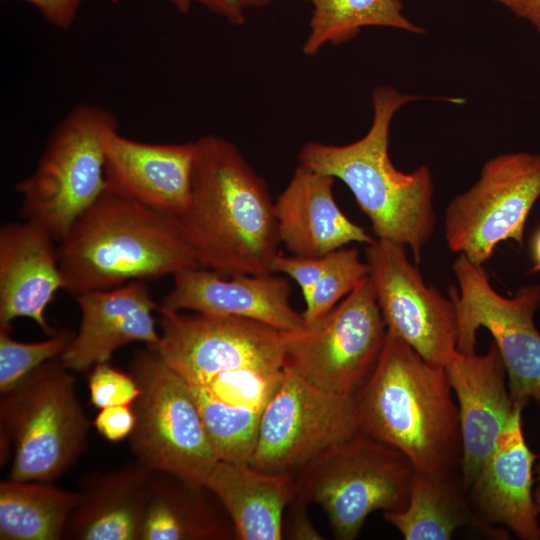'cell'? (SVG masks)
Wrapping results in <instances>:
<instances>
[{"label":"cell","instance_id":"6da1fadb","mask_svg":"<svg viewBox=\"0 0 540 540\" xmlns=\"http://www.w3.org/2000/svg\"><path fill=\"white\" fill-rule=\"evenodd\" d=\"M191 197L176 218L202 268L224 276L272 273L280 240L265 180L230 140H195Z\"/></svg>","mask_w":540,"mask_h":540},{"label":"cell","instance_id":"7a4b0ae2","mask_svg":"<svg viewBox=\"0 0 540 540\" xmlns=\"http://www.w3.org/2000/svg\"><path fill=\"white\" fill-rule=\"evenodd\" d=\"M443 366L432 364L387 330L379 362L353 396L359 430L399 450L416 472H460L458 405Z\"/></svg>","mask_w":540,"mask_h":540},{"label":"cell","instance_id":"3957f363","mask_svg":"<svg viewBox=\"0 0 540 540\" xmlns=\"http://www.w3.org/2000/svg\"><path fill=\"white\" fill-rule=\"evenodd\" d=\"M419 98L378 86L372 94V122L363 137L345 145L308 141L298 154L300 166L342 181L368 217L376 238L408 247L416 263L435 231L433 178L425 165L410 173L396 169L389 140L396 112Z\"/></svg>","mask_w":540,"mask_h":540},{"label":"cell","instance_id":"277c9868","mask_svg":"<svg viewBox=\"0 0 540 540\" xmlns=\"http://www.w3.org/2000/svg\"><path fill=\"white\" fill-rule=\"evenodd\" d=\"M57 247L64 289L73 295L200 267L176 218L108 187Z\"/></svg>","mask_w":540,"mask_h":540},{"label":"cell","instance_id":"5b68a950","mask_svg":"<svg viewBox=\"0 0 540 540\" xmlns=\"http://www.w3.org/2000/svg\"><path fill=\"white\" fill-rule=\"evenodd\" d=\"M88 430L75 379L60 356L1 393L0 458L3 466L12 454L10 479L54 481L83 453Z\"/></svg>","mask_w":540,"mask_h":540},{"label":"cell","instance_id":"8992f818","mask_svg":"<svg viewBox=\"0 0 540 540\" xmlns=\"http://www.w3.org/2000/svg\"><path fill=\"white\" fill-rule=\"evenodd\" d=\"M116 116L94 104L72 108L56 125L34 171L15 187L21 215L56 241L105 191L108 137Z\"/></svg>","mask_w":540,"mask_h":540},{"label":"cell","instance_id":"52a82bcc","mask_svg":"<svg viewBox=\"0 0 540 540\" xmlns=\"http://www.w3.org/2000/svg\"><path fill=\"white\" fill-rule=\"evenodd\" d=\"M414 474L399 450L359 431L295 476L293 499L320 505L334 536L353 540L371 513L406 507Z\"/></svg>","mask_w":540,"mask_h":540},{"label":"cell","instance_id":"ba28073f","mask_svg":"<svg viewBox=\"0 0 540 540\" xmlns=\"http://www.w3.org/2000/svg\"><path fill=\"white\" fill-rule=\"evenodd\" d=\"M130 373L140 389L129 436L137 461L203 487L219 459L187 383L153 345L134 355Z\"/></svg>","mask_w":540,"mask_h":540},{"label":"cell","instance_id":"9c48e42d","mask_svg":"<svg viewBox=\"0 0 540 540\" xmlns=\"http://www.w3.org/2000/svg\"><path fill=\"white\" fill-rule=\"evenodd\" d=\"M386 337L367 276L320 318L283 331V370L323 391L354 396L375 370Z\"/></svg>","mask_w":540,"mask_h":540},{"label":"cell","instance_id":"30bf717a","mask_svg":"<svg viewBox=\"0 0 540 540\" xmlns=\"http://www.w3.org/2000/svg\"><path fill=\"white\" fill-rule=\"evenodd\" d=\"M457 282L449 297L457 314V351L475 352L480 328L490 332L505 365L514 403L540 405V331L534 321L540 308V283L520 286L511 296L498 293L483 265L463 255L453 262Z\"/></svg>","mask_w":540,"mask_h":540},{"label":"cell","instance_id":"8fae6325","mask_svg":"<svg viewBox=\"0 0 540 540\" xmlns=\"http://www.w3.org/2000/svg\"><path fill=\"white\" fill-rule=\"evenodd\" d=\"M540 197V154L509 152L486 161L478 180L444 211L448 248L484 265L501 242L524 245L529 213Z\"/></svg>","mask_w":540,"mask_h":540},{"label":"cell","instance_id":"7c38bea8","mask_svg":"<svg viewBox=\"0 0 540 540\" xmlns=\"http://www.w3.org/2000/svg\"><path fill=\"white\" fill-rule=\"evenodd\" d=\"M283 371L263 411L249 463L295 477L360 430L353 396L323 391Z\"/></svg>","mask_w":540,"mask_h":540},{"label":"cell","instance_id":"4fadbf2b","mask_svg":"<svg viewBox=\"0 0 540 540\" xmlns=\"http://www.w3.org/2000/svg\"><path fill=\"white\" fill-rule=\"evenodd\" d=\"M157 311L159 354L188 385L226 370L283 369V331L232 315Z\"/></svg>","mask_w":540,"mask_h":540},{"label":"cell","instance_id":"5bb4252c","mask_svg":"<svg viewBox=\"0 0 540 540\" xmlns=\"http://www.w3.org/2000/svg\"><path fill=\"white\" fill-rule=\"evenodd\" d=\"M365 261L387 330L426 361L444 366L457 350L455 306L423 279L406 247L375 238L365 245Z\"/></svg>","mask_w":540,"mask_h":540},{"label":"cell","instance_id":"9a60e30c","mask_svg":"<svg viewBox=\"0 0 540 540\" xmlns=\"http://www.w3.org/2000/svg\"><path fill=\"white\" fill-rule=\"evenodd\" d=\"M444 369L458 401L462 457L460 476L467 491L494 450L515 409L501 355L492 341L484 354L455 351Z\"/></svg>","mask_w":540,"mask_h":540},{"label":"cell","instance_id":"2e32d148","mask_svg":"<svg viewBox=\"0 0 540 540\" xmlns=\"http://www.w3.org/2000/svg\"><path fill=\"white\" fill-rule=\"evenodd\" d=\"M173 278V287L160 304L164 308L238 316L280 331L304 325L302 314L290 304L289 280L274 273L224 276L195 267Z\"/></svg>","mask_w":540,"mask_h":540},{"label":"cell","instance_id":"e0dca14e","mask_svg":"<svg viewBox=\"0 0 540 540\" xmlns=\"http://www.w3.org/2000/svg\"><path fill=\"white\" fill-rule=\"evenodd\" d=\"M81 311L79 330L60 356L75 372L109 362L113 353L132 342L158 346L160 332L152 312L159 305L152 299L146 281L75 295Z\"/></svg>","mask_w":540,"mask_h":540},{"label":"cell","instance_id":"ac0fdd59","mask_svg":"<svg viewBox=\"0 0 540 540\" xmlns=\"http://www.w3.org/2000/svg\"><path fill=\"white\" fill-rule=\"evenodd\" d=\"M195 152V140L147 143L115 131L106 142L107 187L177 218L190 201Z\"/></svg>","mask_w":540,"mask_h":540},{"label":"cell","instance_id":"d6986e66","mask_svg":"<svg viewBox=\"0 0 540 540\" xmlns=\"http://www.w3.org/2000/svg\"><path fill=\"white\" fill-rule=\"evenodd\" d=\"M519 405L499 435L494 450L467 490L476 515L501 524L523 540H540V513L534 499V467L539 458L526 443Z\"/></svg>","mask_w":540,"mask_h":540},{"label":"cell","instance_id":"ffe728a7","mask_svg":"<svg viewBox=\"0 0 540 540\" xmlns=\"http://www.w3.org/2000/svg\"><path fill=\"white\" fill-rule=\"evenodd\" d=\"M283 369L241 368L188 385L219 460L249 463L260 420Z\"/></svg>","mask_w":540,"mask_h":540},{"label":"cell","instance_id":"44dd1931","mask_svg":"<svg viewBox=\"0 0 540 540\" xmlns=\"http://www.w3.org/2000/svg\"><path fill=\"white\" fill-rule=\"evenodd\" d=\"M55 239L30 222H6L0 228V329L19 317L33 320L48 336L56 333L45 311L64 289Z\"/></svg>","mask_w":540,"mask_h":540},{"label":"cell","instance_id":"7402d4cb","mask_svg":"<svg viewBox=\"0 0 540 540\" xmlns=\"http://www.w3.org/2000/svg\"><path fill=\"white\" fill-rule=\"evenodd\" d=\"M334 181L330 175L299 165L274 202L280 243L292 255L320 257L352 243L374 241L339 208Z\"/></svg>","mask_w":540,"mask_h":540},{"label":"cell","instance_id":"603a6c76","mask_svg":"<svg viewBox=\"0 0 540 540\" xmlns=\"http://www.w3.org/2000/svg\"><path fill=\"white\" fill-rule=\"evenodd\" d=\"M152 472L137 461L83 478L64 539L141 540Z\"/></svg>","mask_w":540,"mask_h":540},{"label":"cell","instance_id":"cb8c5ba5","mask_svg":"<svg viewBox=\"0 0 540 540\" xmlns=\"http://www.w3.org/2000/svg\"><path fill=\"white\" fill-rule=\"evenodd\" d=\"M204 486L225 510L237 539L283 538V514L294 496V476L218 460Z\"/></svg>","mask_w":540,"mask_h":540},{"label":"cell","instance_id":"d4e9b609","mask_svg":"<svg viewBox=\"0 0 540 540\" xmlns=\"http://www.w3.org/2000/svg\"><path fill=\"white\" fill-rule=\"evenodd\" d=\"M205 487H193L166 472H152L141 540H228L230 519Z\"/></svg>","mask_w":540,"mask_h":540},{"label":"cell","instance_id":"484cf974","mask_svg":"<svg viewBox=\"0 0 540 540\" xmlns=\"http://www.w3.org/2000/svg\"><path fill=\"white\" fill-rule=\"evenodd\" d=\"M384 519L406 540H449L463 527L500 536L474 512L460 474L429 476L415 471L408 503Z\"/></svg>","mask_w":540,"mask_h":540},{"label":"cell","instance_id":"4316f807","mask_svg":"<svg viewBox=\"0 0 540 540\" xmlns=\"http://www.w3.org/2000/svg\"><path fill=\"white\" fill-rule=\"evenodd\" d=\"M79 499V492L58 488L51 482L2 480L0 539H64L67 521Z\"/></svg>","mask_w":540,"mask_h":540},{"label":"cell","instance_id":"83f0119b","mask_svg":"<svg viewBox=\"0 0 540 540\" xmlns=\"http://www.w3.org/2000/svg\"><path fill=\"white\" fill-rule=\"evenodd\" d=\"M312 5L309 33L302 52L316 55L327 44L339 45L368 26L390 27L415 34L424 29L403 14L400 0H303Z\"/></svg>","mask_w":540,"mask_h":540},{"label":"cell","instance_id":"f1b7e54d","mask_svg":"<svg viewBox=\"0 0 540 540\" xmlns=\"http://www.w3.org/2000/svg\"><path fill=\"white\" fill-rule=\"evenodd\" d=\"M368 274V265L355 247L346 246L334 251L331 264L305 300L304 323L313 322L329 312Z\"/></svg>","mask_w":540,"mask_h":540},{"label":"cell","instance_id":"f546056e","mask_svg":"<svg viewBox=\"0 0 540 540\" xmlns=\"http://www.w3.org/2000/svg\"><path fill=\"white\" fill-rule=\"evenodd\" d=\"M11 329H0V391L11 389L26 375L45 362L62 355L74 336L70 329H61L38 342L17 341Z\"/></svg>","mask_w":540,"mask_h":540},{"label":"cell","instance_id":"4dcf8cb0","mask_svg":"<svg viewBox=\"0 0 540 540\" xmlns=\"http://www.w3.org/2000/svg\"><path fill=\"white\" fill-rule=\"evenodd\" d=\"M88 387L90 402L98 409L132 405L140 393L132 374L112 367L109 362L99 363L91 368Z\"/></svg>","mask_w":540,"mask_h":540},{"label":"cell","instance_id":"1f68e13d","mask_svg":"<svg viewBox=\"0 0 540 540\" xmlns=\"http://www.w3.org/2000/svg\"><path fill=\"white\" fill-rule=\"evenodd\" d=\"M332 253L320 257L284 256L281 253L272 264V273H283L300 288L304 301L323 276L332 261Z\"/></svg>","mask_w":540,"mask_h":540},{"label":"cell","instance_id":"d6a6232c","mask_svg":"<svg viewBox=\"0 0 540 540\" xmlns=\"http://www.w3.org/2000/svg\"><path fill=\"white\" fill-rule=\"evenodd\" d=\"M94 426L108 441L124 440L131 435L135 426L132 405L109 406L101 409L94 420Z\"/></svg>","mask_w":540,"mask_h":540},{"label":"cell","instance_id":"836d02e7","mask_svg":"<svg viewBox=\"0 0 540 540\" xmlns=\"http://www.w3.org/2000/svg\"><path fill=\"white\" fill-rule=\"evenodd\" d=\"M33 5L42 17L59 29H69L86 0H21Z\"/></svg>","mask_w":540,"mask_h":540},{"label":"cell","instance_id":"e575fe53","mask_svg":"<svg viewBox=\"0 0 540 540\" xmlns=\"http://www.w3.org/2000/svg\"><path fill=\"white\" fill-rule=\"evenodd\" d=\"M290 512L289 535L293 539H322L310 522L307 514V504L293 499L288 505Z\"/></svg>","mask_w":540,"mask_h":540},{"label":"cell","instance_id":"d590c367","mask_svg":"<svg viewBox=\"0 0 540 540\" xmlns=\"http://www.w3.org/2000/svg\"><path fill=\"white\" fill-rule=\"evenodd\" d=\"M212 13L223 17L232 25L240 26L245 22V7L242 0H195Z\"/></svg>","mask_w":540,"mask_h":540},{"label":"cell","instance_id":"8d00e7d4","mask_svg":"<svg viewBox=\"0 0 540 540\" xmlns=\"http://www.w3.org/2000/svg\"><path fill=\"white\" fill-rule=\"evenodd\" d=\"M510 9L516 16L528 20L540 31V0H494Z\"/></svg>","mask_w":540,"mask_h":540},{"label":"cell","instance_id":"74e56055","mask_svg":"<svg viewBox=\"0 0 540 540\" xmlns=\"http://www.w3.org/2000/svg\"><path fill=\"white\" fill-rule=\"evenodd\" d=\"M530 254L532 266L529 273L536 274L540 272V226L533 234L530 244Z\"/></svg>","mask_w":540,"mask_h":540},{"label":"cell","instance_id":"f35d334b","mask_svg":"<svg viewBox=\"0 0 540 540\" xmlns=\"http://www.w3.org/2000/svg\"><path fill=\"white\" fill-rule=\"evenodd\" d=\"M178 12L188 13L195 0H168Z\"/></svg>","mask_w":540,"mask_h":540},{"label":"cell","instance_id":"ab89813d","mask_svg":"<svg viewBox=\"0 0 540 540\" xmlns=\"http://www.w3.org/2000/svg\"><path fill=\"white\" fill-rule=\"evenodd\" d=\"M534 472H536V475H537L535 479L537 482V486L534 490V499L538 507V510L540 512V460L535 465Z\"/></svg>","mask_w":540,"mask_h":540},{"label":"cell","instance_id":"60d3db41","mask_svg":"<svg viewBox=\"0 0 540 540\" xmlns=\"http://www.w3.org/2000/svg\"><path fill=\"white\" fill-rule=\"evenodd\" d=\"M245 8H260L270 4L273 0H242Z\"/></svg>","mask_w":540,"mask_h":540}]
</instances>
